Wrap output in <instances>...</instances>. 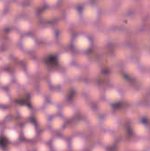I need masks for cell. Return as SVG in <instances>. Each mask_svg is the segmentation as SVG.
I'll return each instance as SVG.
<instances>
[{
    "label": "cell",
    "instance_id": "1",
    "mask_svg": "<svg viewBox=\"0 0 150 151\" xmlns=\"http://www.w3.org/2000/svg\"><path fill=\"white\" fill-rule=\"evenodd\" d=\"M89 44H90V42L89 40L88 39V37L86 36H83V35H80V36H78L77 39L75 40V45L78 49L80 50H85V49H88L89 47Z\"/></svg>",
    "mask_w": 150,
    "mask_h": 151
},
{
    "label": "cell",
    "instance_id": "2",
    "mask_svg": "<svg viewBox=\"0 0 150 151\" xmlns=\"http://www.w3.org/2000/svg\"><path fill=\"white\" fill-rule=\"evenodd\" d=\"M97 16L96 9L94 6H88L84 10V17L88 20H94Z\"/></svg>",
    "mask_w": 150,
    "mask_h": 151
},
{
    "label": "cell",
    "instance_id": "3",
    "mask_svg": "<svg viewBox=\"0 0 150 151\" xmlns=\"http://www.w3.org/2000/svg\"><path fill=\"white\" fill-rule=\"evenodd\" d=\"M106 97L111 102H117L119 100L120 95L115 89H109L108 91H106Z\"/></svg>",
    "mask_w": 150,
    "mask_h": 151
},
{
    "label": "cell",
    "instance_id": "4",
    "mask_svg": "<svg viewBox=\"0 0 150 151\" xmlns=\"http://www.w3.org/2000/svg\"><path fill=\"white\" fill-rule=\"evenodd\" d=\"M72 148L76 150H81L84 147V141L80 137H76L72 140Z\"/></svg>",
    "mask_w": 150,
    "mask_h": 151
},
{
    "label": "cell",
    "instance_id": "5",
    "mask_svg": "<svg viewBox=\"0 0 150 151\" xmlns=\"http://www.w3.org/2000/svg\"><path fill=\"white\" fill-rule=\"evenodd\" d=\"M104 124H105V127H107L108 128H115L117 126V120L112 116H109L105 119Z\"/></svg>",
    "mask_w": 150,
    "mask_h": 151
},
{
    "label": "cell",
    "instance_id": "6",
    "mask_svg": "<svg viewBox=\"0 0 150 151\" xmlns=\"http://www.w3.org/2000/svg\"><path fill=\"white\" fill-rule=\"evenodd\" d=\"M67 17H68L69 20H72V22H76V20L79 18V15H78V12H76V10L71 9L67 13Z\"/></svg>",
    "mask_w": 150,
    "mask_h": 151
},
{
    "label": "cell",
    "instance_id": "7",
    "mask_svg": "<svg viewBox=\"0 0 150 151\" xmlns=\"http://www.w3.org/2000/svg\"><path fill=\"white\" fill-rule=\"evenodd\" d=\"M54 146H55V148L57 150H65V147H66V145H65V142L63 141V140H60V139H57V140H56L55 142H54Z\"/></svg>",
    "mask_w": 150,
    "mask_h": 151
},
{
    "label": "cell",
    "instance_id": "8",
    "mask_svg": "<svg viewBox=\"0 0 150 151\" xmlns=\"http://www.w3.org/2000/svg\"><path fill=\"white\" fill-rule=\"evenodd\" d=\"M60 60L64 65H68L72 60V56L69 53H63L60 56Z\"/></svg>",
    "mask_w": 150,
    "mask_h": 151
},
{
    "label": "cell",
    "instance_id": "9",
    "mask_svg": "<svg viewBox=\"0 0 150 151\" xmlns=\"http://www.w3.org/2000/svg\"><path fill=\"white\" fill-rule=\"evenodd\" d=\"M51 81L53 83L55 84H59V83H62L63 82V76L60 74V73H53L51 75Z\"/></svg>",
    "mask_w": 150,
    "mask_h": 151
},
{
    "label": "cell",
    "instance_id": "10",
    "mask_svg": "<svg viewBox=\"0 0 150 151\" xmlns=\"http://www.w3.org/2000/svg\"><path fill=\"white\" fill-rule=\"evenodd\" d=\"M141 63L144 65L149 66L150 65V55L149 54H144L143 56H141Z\"/></svg>",
    "mask_w": 150,
    "mask_h": 151
},
{
    "label": "cell",
    "instance_id": "11",
    "mask_svg": "<svg viewBox=\"0 0 150 151\" xmlns=\"http://www.w3.org/2000/svg\"><path fill=\"white\" fill-rule=\"evenodd\" d=\"M52 124H53L54 128H60V127L63 124V121H62L61 119H55Z\"/></svg>",
    "mask_w": 150,
    "mask_h": 151
},
{
    "label": "cell",
    "instance_id": "12",
    "mask_svg": "<svg viewBox=\"0 0 150 151\" xmlns=\"http://www.w3.org/2000/svg\"><path fill=\"white\" fill-rule=\"evenodd\" d=\"M93 151H105L103 149H102V148H98V147H96V148H95Z\"/></svg>",
    "mask_w": 150,
    "mask_h": 151
}]
</instances>
